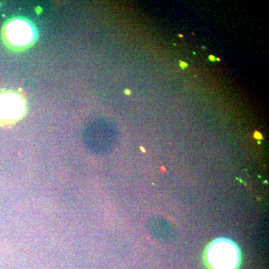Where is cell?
I'll list each match as a JSON object with an SVG mask.
<instances>
[{
  "instance_id": "6da1fadb",
  "label": "cell",
  "mask_w": 269,
  "mask_h": 269,
  "mask_svg": "<svg viewBox=\"0 0 269 269\" xmlns=\"http://www.w3.org/2000/svg\"><path fill=\"white\" fill-rule=\"evenodd\" d=\"M206 259L211 269H237L241 262L240 250L232 241L220 238L209 245Z\"/></svg>"
},
{
  "instance_id": "7a4b0ae2",
  "label": "cell",
  "mask_w": 269,
  "mask_h": 269,
  "mask_svg": "<svg viewBox=\"0 0 269 269\" xmlns=\"http://www.w3.org/2000/svg\"><path fill=\"white\" fill-rule=\"evenodd\" d=\"M25 102L15 93H4L0 95V121L14 122L23 116Z\"/></svg>"
},
{
  "instance_id": "3957f363",
  "label": "cell",
  "mask_w": 269,
  "mask_h": 269,
  "mask_svg": "<svg viewBox=\"0 0 269 269\" xmlns=\"http://www.w3.org/2000/svg\"><path fill=\"white\" fill-rule=\"evenodd\" d=\"M6 36L10 43L15 46L29 45L34 39V32L29 23L23 20H14L6 27Z\"/></svg>"
},
{
  "instance_id": "277c9868",
  "label": "cell",
  "mask_w": 269,
  "mask_h": 269,
  "mask_svg": "<svg viewBox=\"0 0 269 269\" xmlns=\"http://www.w3.org/2000/svg\"><path fill=\"white\" fill-rule=\"evenodd\" d=\"M179 67H180L181 69L185 70L187 67H188V63L185 62V61H181L179 60Z\"/></svg>"
},
{
  "instance_id": "5b68a950",
  "label": "cell",
  "mask_w": 269,
  "mask_h": 269,
  "mask_svg": "<svg viewBox=\"0 0 269 269\" xmlns=\"http://www.w3.org/2000/svg\"><path fill=\"white\" fill-rule=\"evenodd\" d=\"M254 137L258 138V139H262V138H263V137H262V134H260V133H258V132H255V133H254Z\"/></svg>"
},
{
  "instance_id": "8992f818",
  "label": "cell",
  "mask_w": 269,
  "mask_h": 269,
  "mask_svg": "<svg viewBox=\"0 0 269 269\" xmlns=\"http://www.w3.org/2000/svg\"><path fill=\"white\" fill-rule=\"evenodd\" d=\"M208 58L210 61H212V62H216V57L214 56V55H209Z\"/></svg>"
},
{
  "instance_id": "52a82bcc",
  "label": "cell",
  "mask_w": 269,
  "mask_h": 269,
  "mask_svg": "<svg viewBox=\"0 0 269 269\" xmlns=\"http://www.w3.org/2000/svg\"><path fill=\"white\" fill-rule=\"evenodd\" d=\"M125 93H126V94L130 95V93H131V92H130V90H125Z\"/></svg>"
},
{
  "instance_id": "ba28073f",
  "label": "cell",
  "mask_w": 269,
  "mask_h": 269,
  "mask_svg": "<svg viewBox=\"0 0 269 269\" xmlns=\"http://www.w3.org/2000/svg\"><path fill=\"white\" fill-rule=\"evenodd\" d=\"M178 37L179 38H180V39H183V35H181V34H179V35H178Z\"/></svg>"
},
{
  "instance_id": "9c48e42d",
  "label": "cell",
  "mask_w": 269,
  "mask_h": 269,
  "mask_svg": "<svg viewBox=\"0 0 269 269\" xmlns=\"http://www.w3.org/2000/svg\"><path fill=\"white\" fill-rule=\"evenodd\" d=\"M216 61H219V62H220L221 59L219 58H216Z\"/></svg>"
}]
</instances>
